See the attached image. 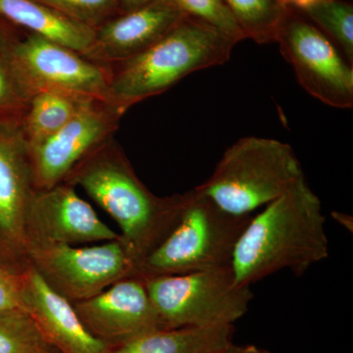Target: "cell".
<instances>
[{
    "instance_id": "obj_2",
    "label": "cell",
    "mask_w": 353,
    "mask_h": 353,
    "mask_svg": "<svg viewBox=\"0 0 353 353\" xmlns=\"http://www.w3.org/2000/svg\"><path fill=\"white\" fill-rule=\"evenodd\" d=\"M64 182L82 188L112 218L137 267L175 227L185 201V194L155 196L122 152L104 143L77 165Z\"/></svg>"
},
{
    "instance_id": "obj_18",
    "label": "cell",
    "mask_w": 353,
    "mask_h": 353,
    "mask_svg": "<svg viewBox=\"0 0 353 353\" xmlns=\"http://www.w3.org/2000/svg\"><path fill=\"white\" fill-rule=\"evenodd\" d=\"M87 97L57 90H43L30 99L22 129L29 148L50 138L73 118Z\"/></svg>"
},
{
    "instance_id": "obj_5",
    "label": "cell",
    "mask_w": 353,
    "mask_h": 353,
    "mask_svg": "<svg viewBox=\"0 0 353 353\" xmlns=\"http://www.w3.org/2000/svg\"><path fill=\"white\" fill-rule=\"evenodd\" d=\"M304 176L292 146L278 139L245 137L227 148L197 189L223 210L250 215Z\"/></svg>"
},
{
    "instance_id": "obj_28",
    "label": "cell",
    "mask_w": 353,
    "mask_h": 353,
    "mask_svg": "<svg viewBox=\"0 0 353 353\" xmlns=\"http://www.w3.org/2000/svg\"><path fill=\"white\" fill-rule=\"evenodd\" d=\"M332 216L341 227L345 228L347 231L352 233L353 220L352 216L345 214V213L336 212V211H333Z\"/></svg>"
},
{
    "instance_id": "obj_26",
    "label": "cell",
    "mask_w": 353,
    "mask_h": 353,
    "mask_svg": "<svg viewBox=\"0 0 353 353\" xmlns=\"http://www.w3.org/2000/svg\"><path fill=\"white\" fill-rule=\"evenodd\" d=\"M214 353H275L271 350H265V348L256 347V345H234V343H230L227 347L218 350Z\"/></svg>"
},
{
    "instance_id": "obj_16",
    "label": "cell",
    "mask_w": 353,
    "mask_h": 353,
    "mask_svg": "<svg viewBox=\"0 0 353 353\" xmlns=\"http://www.w3.org/2000/svg\"><path fill=\"white\" fill-rule=\"evenodd\" d=\"M0 16L41 38L87 55L95 30L36 0H0Z\"/></svg>"
},
{
    "instance_id": "obj_22",
    "label": "cell",
    "mask_w": 353,
    "mask_h": 353,
    "mask_svg": "<svg viewBox=\"0 0 353 353\" xmlns=\"http://www.w3.org/2000/svg\"><path fill=\"white\" fill-rule=\"evenodd\" d=\"M48 343L23 309L0 312V353H34Z\"/></svg>"
},
{
    "instance_id": "obj_23",
    "label": "cell",
    "mask_w": 353,
    "mask_h": 353,
    "mask_svg": "<svg viewBox=\"0 0 353 353\" xmlns=\"http://www.w3.org/2000/svg\"><path fill=\"white\" fill-rule=\"evenodd\" d=\"M58 12L97 29L102 24L121 14L120 0H36Z\"/></svg>"
},
{
    "instance_id": "obj_4",
    "label": "cell",
    "mask_w": 353,
    "mask_h": 353,
    "mask_svg": "<svg viewBox=\"0 0 353 353\" xmlns=\"http://www.w3.org/2000/svg\"><path fill=\"white\" fill-rule=\"evenodd\" d=\"M185 194L175 227L139 262L134 277L145 280L231 267L234 248L252 214H231L196 187Z\"/></svg>"
},
{
    "instance_id": "obj_24",
    "label": "cell",
    "mask_w": 353,
    "mask_h": 353,
    "mask_svg": "<svg viewBox=\"0 0 353 353\" xmlns=\"http://www.w3.org/2000/svg\"><path fill=\"white\" fill-rule=\"evenodd\" d=\"M183 13L212 26L236 43L245 39L224 0H176Z\"/></svg>"
},
{
    "instance_id": "obj_6",
    "label": "cell",
    "mask_w": 353,
    "mask_h": 353,
    "mask_svg": "<svg viewBox=\"0 0 353 353\" xmlns=\"http://www.w3.org/2000/svg\"><path fill=\"white\" fill-rule=\"evenodd\" d=\"M143 281L165 329L234 325L253 299L252 287L238 284L231 267Z\"/></svg>"
},
{
    "instance_id": "obj_8",
    "label": "cell",
    "mask_w": 353,
    "mask_h": 353,
    "mask_svg": "<svg viewBox=\"0 0 353 353\" xmlns=\"http://www.w3.org/2000/svg\"><path fill=\"white\" fill-rule=\"evenodd\" d=\"M275 43L311 97L339 109L353 106V64L301 14L288 7Z\"/></svg>"
},
{
    "instance_id": "obj_17",
    "label": "cell",
    "mask_w": 353,
    "mask_h": 353,
    "mask_svg": "<svg viewBox=\"0 0 353 353\" xmlns=\"http://www.w3.org/2000/svg\"><path fill=\"white\" fill-rule=\"evenodd\" d=\"M234 333V325L157 330L112 347L109 353H214L233 343Z\"/></svg>"
},
{
    "instance_id": "obj_15",
    "label": "cell",
    "mask_w": 353,
    "mask_h": 353,
    "mask_svg": "<svg viewBox=\"0 0 353 353\" xmlns=\"http://www.w3.org/2000/svg\"><path fill=\"white\" fill-rule=\"evenodd\" d=\"M183 16L176 0H152L95 29L87 57L125 61L159 41Z\"/></svg>"
},
{
    "instance_id": "obj_14",
    "label": "cell",
    "mask_w": 353,
    "mask_h": 353,
    "mask_svg": "<svg viewBox=\"0 0 353 353\" xmlns=\"http://www.w3.org/2000/svg\"><path fill=\"white\" fill-rule=\"evenodd\" d=\"M22 308L38 325L46 341L61 353H109L79 317L73 303L51 289L29 265L21 273Z\"/></svg>"
},
{
    "instance_id": "obj_29",
    "label": "cell",
    "mask_w": 353,
    "mask_h": 353,
    "mask_svg": "<svg viewBox=\"0 0 353 353\" xmlns=\"http://www.w3.org/2000/svg\"><path fill=\"white\" fill-rule=\"evenodd\" d=\"M34 353H61L58 352L57 348L53 347L52 345H50V343L44 345L43 347H41V350H37L36 352Z\"/></svg>"
},
{
    "instance_id": "obj_27",
    "label": "cell",
    "mask_w": 353,
    "mask_h": 353,
    "mask_svg": "<svg viewBox=\"0 0 353 353\" xmlns=\"http://www.w3.org/2000/svg\"><path fill=\"white\" fill-rule=\"evenodd\" d=\"M150 1L152 0H120L121 13L131 12Z\"/></svg>"
},
{
    "instance_id": "obj_9",
    "label": "cell",
    "mask_w": 353,
    "mask_h": 353,
    "mask_svg": "<svg viewBox=\"0 0 353 353\" xmlns=\"http://www.w3.org/2000/svg\"><path fill=\"white\" fill-rule=\"evenodd\" d=\"M36 190L22 126L0 124V265L16 274L29 266L27 220Z\"/></svg>"
},
{
    "instance_id": "obj_21",
    "label": "cell",
    "mask_w": 353,
    "mask_h": 353,
    "mask_svg": "<svg viewBox=\"0 0 353 353\" xmlns=\"http://www.w3.org/2000/svg\"><path fill=\"white\" fill-rule=\"evenodd\" d=\"M245 39L256 43H275L288 10L285 0H224Z\"/></svg>"
},
{
    "instance_id": "obj_7",
    "label": "cell",
    "mask_w": 353,
    "mask_h": 353,
    "mask_svg": "<svg viewBox=\"0 0 353 353\" xmlns=\"http://www.w3.org/2000/svg\"><path fill=\"white\" fill-rule=\"evenodd\" d=\"M29 265L72 303L97 296L123 279L134 277L137 270L121 239L88 245H32Z\"/></svg>"
},
{
    "instance_id": "obj_13",
    "label": "cell",
    "mask_w": 353,
    "mask_h": 353,
    "mask_svg": "<svg viewBox=\"0 0 353 353\" xmlns=\"http://www.w3.org/2000/svg\"><path fill=\"white\" fill-rule=\"evenodd\" d=\"M87 99L61 129L30 148L37 190L63 183L72 170L105 141L112 118Z\"/></svg>"
},
{
    "instance_id": "obj_19",
    "label": "cell",
    "mask_w": 353,
    "mask_h": 353,
    "mask_svg": "<svg viewBox=\"0 0 353 353\" xmlns=\"http://www.w3.org/2000/svg\"><path fill=\"white\" fill-rule=\"evenodd\" d=\"M328 37L353 64V6L345 0H285Z\"/></svg>"
},
{
    "instance_id": "obj_12",
    "label": "cell",
    "mask_w": 353,
    "mask_h": 353,
    "mask_svg": "<svg viewBox=\"0 0 353 353\" xmlns=\"http://www.w3.org/2000/svg\"><path fill=\"white\" fill-rule=\"evenodd\" d=\"M73 305L85 328L111 348L165 329L141 278L123 279Z\"/></svg>"
},
{
    "instance_id": "obj_11",
    "label": "cell",
    "mask_w": 353,
    "mask_h": 353,
    "mask_svg": "<svg viewBox=\"0 0 353 353\" xmlns=\"http://www.w3.org/2000/svg\"><path fill=\"white\" fill-rule=\"evenodd\" d=\"M27 233L30 246L88 245L121 239L120 234L79 196L75 187L65 182L36 190L28 214Z\"/></svg>"
},
{
    "instance_id": "obj_3",
    "label": "cell",
    "mask_w": 353,
    "mask_h": 353,
    "mask_svg": "<svg viewBox=\"0 0 353 353\" xmlns=\"http://www.w3.org/2000/svg\"><path fill=\"white\" fill-rule=\"evenodd\" d=\"M236 43L212 26L185 14L159 41L122 61L110 83L114 103L122 110L161 94L190 74L225 64Z\"/></svg>"
},
{
    "instance_id": "obj_1",
    "label": "cell",
    "mask_w": 353,
    "mask_h": 353,
    "mask_svg": "<svg viewBox=\"0 0 353 353\" xmlns=\"http://www.w3.org/2000/svg\"><path fill=\"white\" fill-rule=\"evenodd\" d=\"M328 257L321 201L303 176L252 216L234 248L231 270L238 284L252 287L287 269L301 277Z\"/></svg>"
},
{
    "instance_id": "obj_25",
    "label": "cell",
    "mask_w": 353,
    "mask_h": 353,
    "mask_svg": "<svg viewBox=\"0 0 353 353\" xmlns=\"http://www.w3.org/2000/svg\"><path fill=\"white\" fill-rule=\"evenodd\" d=\"M22 308L21 274L0 265V312Z\"/></svg>"
},
{
    "instance_id": "obj_20",
    "label": "cell",
    "mask_w": 353,
    "mask_h": 353,
    "mask_svg": "<svg viewBox=\"0 0 353 353\" xmlns=\"http://www.w3.org/2000/svg\"><path fill=\"white\" fill-rule=\"evenodd\" d=\"M13 25L0 16V124L22 126L26 101L31 97L14 65L13 46L17 38Z\"/></svg>"
},
{
    "instance_id": "obj_10",
    "label": "cell",
    "mask_w": 353,
    "mask_h": 353,
    "mask_svg": "<svg viewBox=\"0 0 353 353\" xmlns=\"http://www.w3.org/2000/svg\"><path fill=\"white\" fill-rule=\"evenodd\" d=\"M12 53L16 71L31 99L34 88V94L57 90L103 102L114 101L103 71L75 51L32 34L22 41L16 39Z\"/></svg>"
}]
</instances>
